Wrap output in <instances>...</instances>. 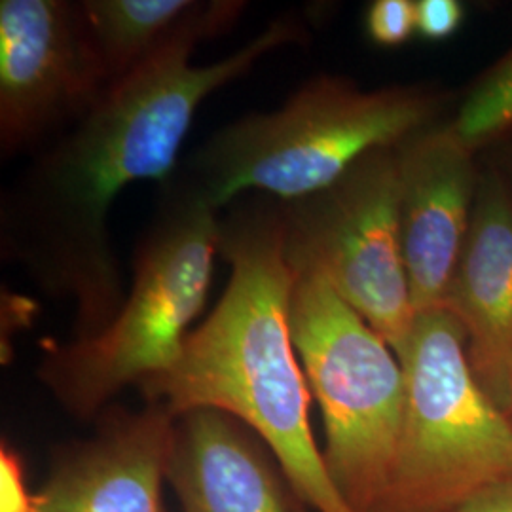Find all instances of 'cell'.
I'll return each mask as SVG.
<instances>
[{"label": "cell", "instance_id": "1", "mask_svg": "<svg viewBox=\"0 0 512 512\" xmlns=\"http://www.w3.org/2000/svg\"><path fill=\"white\" fill-rule=\"evenodd\" d=\"M243 10L245 2H200L158 54L42 150L2 203L4 253L44 293L73 300L78 338L107 329L126 300L107 226L120 192L165 181L203 101L272 50L306 38L302 21L285 16L234 54L194 65L198 44L234 27Z\"/></svg>", "mask_w": 512, "mask_h": 512}, {"label": "cell", "instance_id": "2", "mask_svg": "<svg viewBox=\"0 0 512 512\" xmlns=\"http://www.w3.org/2000/svg\"><path fill=\"white\" fill-rule=\"evenodd\" d=\"M230 281L215 310L184 342L179 361L139 385L148 403L179 418L217 410L253 431L313 512H355L338 492L310 425V385L298 365L289 308L281 202L243 203L220 220Z\"/></svg>", "mask_w": 512, "mask_h": 512}, {"label": "cell", "instance_id": "3", "mask_svg": "<svg viewBox=\"0 0 512 512\" xmlns=\"http://www.w3.org/2000/svg\"><path fill=\"white\" fill-rule=\"evenodd\" d=\"M454 107V93L435 84L363 90L323 74L281 109L219 129L173 183L215 211L247 190L294 202L336 183L366 154L401 147L446 122Z\"/></svg>", "mask_w": 512, "mask_h": 512}, {"label": "cell", "instance_id": "4", "mask_svg": "<svg viewBox=\"0 0 512 512\" xmlns=\"http://www.w3.org/2000/svg\"><path fill=\"white\" fill-rule=\"evenodd\" d=\"M219 247V211L171 183L135 251L122 310L99 334L52 346L38 368L67 412L92 420L120 391L179 361L211 289Z\"/></svg>", "mask_w": 512, "mask_h": 512}, {"label": "cell", "instance_id": "5", "mask_svg": "<svg viewBox=\"0 0 512 512\" xmlns=\"http://www.w3.org/2000/svg\"><path fill=\"white\" fill-rule=\"evenodd\" d=\"M399 361L403 427L378 512L450 511L512 478V423L476 378L458 319L418 313Z\"/></svg>", "mask_w": 512, "mask_h": 512}, {"label": "cell", "instance_id": "6", "mask_svg": "<svg viewBox=\"0 0 512 512\" xmlns=\"http://www.w3.org/2000/svg\"><path fill=\"white\" fill-rule=\"evenodd\" d=\"M289 321L323 414L330 478L353 511L378 512L401 439L403 365L319 274H294Z\"/></svg>", "mask_w": 512, "mask_h": 512}, {"label": "cell", "instance_id": "7", "mask_svg": "<svg viewBox=\"0 0 512 512\" xmlns=\"http://www.w3.org/2000/svg\"><path fill=\"white\" fill-rule=\"evenodd\" d=\"M294 274H319L399 357L416 311L399 232V147L380 148L327 188L281 202Z\"/></svg>", "mask_w": 512, "mask_h": 512}, {"label": "cell", "instance_id": "8", "mask_svg": "<svg viewBox=\"0 0 512 512\" xmlns=\"http://www.w3.org/2000/svg\"><path fill=\"white\" fill-rule=\"evenodd\" d=\"M109 90L80 2H0V148L54 141Z\"/></svg>", "mask_w": 512, "mask_h": 512}, {"label": "cell", "instance_id": "9", "mask_svg": "<svg viewBox=\"0 0 512 512\" xmlns=\"http://www.w3.org/2000/svg\"><path fill=\"white\" fill-rule=\"evenodd\" d=\"M478 183L480 156L446 122L399 147V232L416 315L444 308Z\"/></svg>", "mask_w": 512, "mask_h": 512}, {"label": "cell", "instance_id": "10", "mask_svg": "<svg viewBox=\"0 0 512 512\" xmlns=\"http://www.w3.org/2000/svg\"><path fill=\"white\" fill-rule=\"evenodd\" d=\"M175 421L160 404L105 410L95 437L57 461L37 512H164Z\"/></svg>", "mask_w": 512, "mask_h": 512}, {"label": "cell", "instance_id": "11", "mask_svg": "<svg viewBox=\"0 0 512 512\" xmlns=\"http://www.w3.org/2000/svg\"><path fill=\"white\" fill-rule=\"evenodd\" d=\"M444 308L465 330L476 378L501 408L512 357V198L484 160L469 234Z\"/></svg>", "mask_w": 512, "mask_h": 512}, {"label": "cell", "instance_id": "12", "mask_svg": "<svg viewBox=\"0 0 512 512\" xmlns=\"http://www.w3.org/2000/svg\"><path fill=\"white\" fill-rule=\"evenodd\" d=\"M175 420L169 482L184 512H293L289 484L243 423L217 410Z\"/></svg>", "mask_w": 512, "mask_h": 512}, {"label": "cell", "instance_id": "13", "mask_svg": "<svg viewBox=\"0 0 512 512\" xmlns=\"http://www.w3.org/2000/svg\"><path fill=\"white\" fill-rule=\"evenodd\" d=\"M80 6L110 88L158 54L194 16L200 2L86 0Z\"/></svg>", "mask_w": 512, "mask_h": 512}, {"label": "cell", "instance_id": "14", "mask_svg": "<svg viewBox=\"0 0 512 512\" xmlns=\"http://www.w3.org/2000/svg\"><path fill=\"white\" fill-rule=\"evenodd\" d=\"M459 143L476 156L497 147L512 135V48L456 101L446 120Z\"/></svg>", "mask_w": 512, "mask_h": 512}, {"label": "cell", "instance_id": "15", "mask_svg": "<svg viewBox=\"0 0 512 512\" xmlns=\"http://www.w3.org/2000/svg\"><path fill=\"white\" fill-rule=\"evenodd\" d=\"M366 35L382 46L397 48L416 33V0H376L368 6Z\"/></svg>", "mask_w": 512, "mask_h": 512}, {"label": "cell", "instance_id": "16", "mask_svg": "<svg viewBox=\"0 0 512 512\" xmlns=\"http://www.w3.org/2000/svg\"><path fill=\"white\" fill-rule=\"evenodd\" d=\"M38 497L27 486L25 465L18 452L2 442L0 448V512H37Z\"/></svg>", "mask_w": 512, "mask_h": 512}, {"label": "cell", "instance_id": "17", "mask_svg": "<svg viewBox=\"0 0 512 512\" xmlns=\"http://www.w3.org/2000/svg\"><path fill=\"white\" fill-rule=\"evenodd\" d=\"M465 19L459 0H416V31L425 40H446L458 33Z\"/></svg>", "mask_w": 512, "mask_h": 512}, {"label": "cell", "instance_id": "18", "mask_svg": "<svg viewBox=\"0 0 512 512\" xmlns=\"http://www.w3.org/2000/svg\"><path fill=\"white\" fill-rule=\"evenodd\" d=\"M446 512H512V478L471 495Z\"/></svg>", "mask_w": 512, "mask_h": 512}, {"label": "cell", "instance_id": "19", "mask_svg": "<svg viewBox=\"0 0 512 512\" xmlns=\"http://www.w3.org/2000/svg\"><path fill=\"white\" fill-rule=\"evenodd\" d=\"M480 160H484L486 164L494 167L495 171L499 173V177L503 179L512 198V135L503 143H499L497 147L484 152L480 156Z\"/></svg>", "mask_w": 512, "mask_h": 512}, {"label": "cell", "instance_id": "20", "mask_svg": "<svg viewBox=\"0 0 512 512\" xmlns=\"http://www.w3.org/2000/svg\"><path fill=\"white\" fill-rule=\"evenodd\" d=\"M503 412L512 423V357L509 368H507V378H505V393H503V403H501Z\"/></svg>", "mask_w": 512, "mask_h": 512}, {"label": "cell", "instance_id": "21", "mask_svg": "<svg viewBox=\"0 0 512 512\" xmlns=\"http://www.w3.org/2000/svg\"><path fill=\"white\" fill-rule=\"evenodd\" d=\"M293 512H308V509L294 497V503H293Z\"/></svg>", "mask_w": 512, "mask_h": 512}]
</instances>
